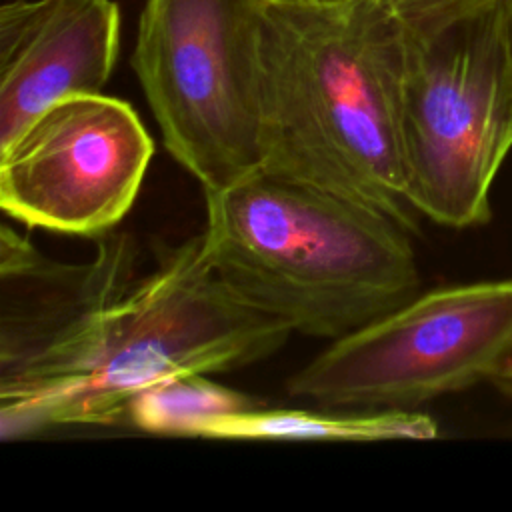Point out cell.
<instances>
[{
  "instance_id": "obj_1",
  "label": "cell",
  "mask_w": 512,
  "mask_h": 512,
  "mask_svg": "<svg viewBox=\"0 0 512 512\" xmlns=\"http://www.w3.org/2000/svg\"><path fill=\"white\" fill-rule=\"evenodd\" d=\"M292 334L214 272L198 234L166 246L146 276L0 372V436L124 424L128 404L144 388L250 366L276 354Z\"/></svg>"
},
{
  "instance_id": "obj_2",
  "label": "cell",
  "mask_w": 512,
  "mask_h": 512,
  "mask_svg": "<svg viewBox=\"0 0 512 512\" xmlns=\"http://www.w3.org/2000/svg\"><path fill=\"white\" fill-rule=\"evenodd\" d=\"M404 24L380 0H268L260 166L354 196L412 232L400 160Z\"/></svg>"
},
{
  "instance_id": "obj_3",
  "label": "cell",
  "mask_w": 512,
  "mask_h": 512,
  "mask_svg": "<svg viewBox=\"0 0 512 512\" xmlns=\"http://www.w3.org/2000/svg\"><path fill=\"white\" fill-rule=\"evenodd\" d=\"M204 206L214 272L292 332L336 340L420 292L412 230L354 196L256 166Z\"/></svg>"
},
{
  "instance_id": "obj_4",
  "label": "cell",
  "mask_w": 512,
  "mask_h": 512,
  "mask_svg": "<svg viewBox=\"0 0 512 512\" xmlns=\"http://www.w3.org/2000/svg\"><path fill=\"white\" fill-rule=\"evenodd\" d=\"M512 150V34L506 0L436 26H404L400 160L410 208L446 228L490 220Z\"/></svg>"
},
{
  "instance_id": "obj_5",
  "label": "cell",
  "mask_w": 512,
  "mask_h": 512,
  "mask_svg": "<svg viewBox=\"0 0 512 512\" xmlns=\"http://www.w3.org/2000/svg\"><path fill=\"white\" fill-rule=\"evenodd\" d=\"M268 0H146L132 66L170 156L202 186L254 170Z\"/></svg>"
},
{
  "instance_id": "obj_6",
  "label": "cell",
  "mask_w": 512,
  "mask_h": 512,
  "mask_svg": "<svg viewBox=\"0 0 512 512\" xmlns=\"http://www.w3.org/2000/svg\"><path fill=\"white\" fill-rule=\"evenodd\" d=\"M510 356L512 280L454 284L330 340L286 392L334 410L418 408L490 384Z\"/></svg>"
},
{
  "instance_id": "obj_7",
  "label": "cell",
  "mask_w": 512,
  "mask_h": 512,
  "mask_svg": "<svg viewBox=\"0 0 512 512\" xmlns=\"http://www.w3.org/2000/svg\"><path fill=\"white\" fill-rule=\"evenodd\" d=\"M152 154L128 102L66 98L0 146V208L32 228L98 238L130 212Z\"/></svg>"
},
{
  "instance_id": "obj_8",
  "label": "cell",
  "mask_w": 512,
  "mask_h": 512,
  "mask_svg": "<svg viewBox=\"0 0 512 512\" xmlns=\"http://www.w3.org/2000/svg\"><path fill=\"white\" fill-rule=\"evenodd\" d=\"M120 46L114 0H12L0 8V146L46 108L106 86Z\"/></svg>"
},
{
  "instance_id": "obj_9",
  "label": "cell",
  "mask_w": 512,
  "mask_h": 512,
  "mask_svg": "<svg viewBox=\"0 0 512 512\" xmlns=\"http://www.w3.org/2000/svg\"><path fill=\"white\" fill-rule=\"evenodd\" d=\"M138 250L126 232L98 236L92 260L58 262L12 226L0 228V372L28 360L136 278Z\"/></svg>"
},
{
  "instance_id": "obj_10",
  "label": "cell",
  "mask_w": 512,
  "mask_h": 512,
  "mask_svg": "<svg viewBox=\"0 0 512 512\" xmlns=\"http://www.w3.org/2000/svg\"><path fill=\"white\" fill-rule=\"evenodd\" d=\"M436 422L416 408L334 410L264 408V404L216 420L204 438L216 440H430Z\"/></svg>"
},
{
  "instance_id": "obj_11",
  "label": "cell",
  "mask_w": 512,
  "mask_h": 512,
  "mask_svg": "<svg viewBox=\"0 0 512 512\" xmlns=\"http://www.w3.org/2000/svg\"><path fill=\"white\" fill-rule=\"evenodd\" d=\"M260 404L244 392L212 382L208 374H184L136 394L128 404L124 424L156 436L204 438L216 420Z\"/></svg>"
},
{
  "instance_id": "obj_12",
  "label": "cell",
  "mask_w": 512,
  "mask_h": 512,
  "mask_svg": "<svg viewBox=\"0 0 512 512\" xmlns=\"http://www.w3.org/2000/svg\"><path fill=\"white\" fill-rule=\"evenodd\" d=\"M408 28L436 26L494 0H380Z\"/></svg>"
},
{
  "instance_id": "obj_13",
  "label": "cell",
  "mask_w": 512,
  "mask_h": 512,
  "mask_svg": "<svg viewBox=\"0 0 512 512\" xmlns=\"http://www.w3.org/2000/svg\"><path fill=\"white\" fill-rule=\"evenodd\" d=\"M500 394L512 398V356L504 362V366L498 370V374L490 382Z\"/></svg>"
},
{
  "instance_id": "obj_14",
  "label": "cell",
  "mask_w": 512,
  "mask_h": 512,
  "mask_svg": "<svg viewBox=\"0 0 512 512\" xmlns=\"http://www.w3.org/2000/svg\"><path fill=\"white\" fill-rule=\"evenodd\" d=\"M316 4H342V2H350V0H310Z\"/></svg>"
},
{
  "instance_id": "obj_15",
  "label": "cell",
  "mask_w": 512,
  "mask_h": 512,
  "mask_svg": "<svg viewBox=\"0 0 512 512\" xmlns=\"http://www.w3.org/2000/svg\"><path fill=\"white\" fill-rule=\"evenodd\" d=\"M508 4V18H510V34H512V0H506Z\"/></svg>"
}]
</instances>
